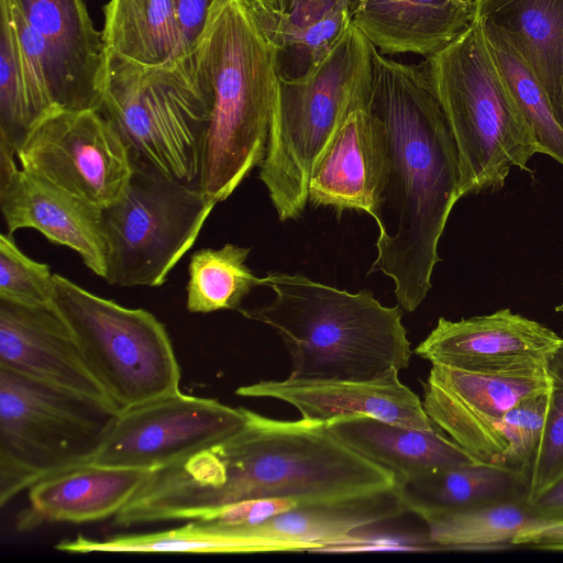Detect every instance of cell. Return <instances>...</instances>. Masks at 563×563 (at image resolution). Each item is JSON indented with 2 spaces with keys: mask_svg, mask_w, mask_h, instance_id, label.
I'll list each match as a JSON object with an SVG mask.
<instances>
[{
  "mask_svg": "<svg viewBox=\"0 0 563 563\" xmlns=\"http://www.w3.org/2000/svg\"><path fill=\"white\" fill-rule=\"evenodd\" d=\"M244 412L243 426L229 437L153 471L114 523L188 521L245 499L291 497L307 505L398 485L391 471L346 445L325 422Z\"/></svg>",
  "mask_w": 563,
  "mask_h": 563,
  "instance_id": "1",
  "label": "cell"
},
{
  "mask_svg": "<svg viewBox=\"0 0 563 563\" xmlns=\"http://www.w3.org/2000/svg\"><path fill=\"white\" fill-rule=\"evenodd\" d=\"M371 108L387 145L369 273L393 279L398 305L415 311L431 288L439 240L461 198L456 144L426 64L397 62L372 45Z\"/></svg>",
  "mask_w": 563,
  "mask_h": 563,
  "instance_id": "2",
  "label": "cell"
},
{
  "mask_svg": "<svg viewBox=\"0 0 563 563\" xmlns=\"http://www.w3.org/2000/svg\"><path fill=\"white\" fill-rule=\"evenodd\" d=\"M277 53L241 0H213L188 54L210 100L198 183L212 207L265 157L280 79Z\"/></svg>",
  "mask_w": 563,
  "mask_h": 563,
  "instance_id": "3",
  "label": "cell"
},
{
  "mask_svg": "<svg viewBox=\"0 0 563 563\" xmlns=\"http://www.w3.org/2000/svg\"><path fill=\"white\" fill-rule=\"evenodd\" d=\"M263 286L274 299L240 312L279 334L290 355V378L368 380L409 366L400 305L385 307L367 289L349 292L301 274L271 272Z\"/></svg>",
  "mask_w": 563,
  "mask_h": 563,
  "instance_id": "4",
  "label": "cell"
},
{
  "mask_svg": "<svg viewBox=\"0 0 563 563\" xmlns=\"http://www.w3.org/2000/svg\"><path fill=\"white\" fill-rule=\"evenodd\" d=\"M424 64L456 144L461 198L497 191L511 168L528 169L537 143L490 53L482 20L475 16Z\"/></svg>",
  "mask_w": 563,
  "mask_h": 563,
  "instance_id": "5",
  "label": "cell"
},
{
  "mask_svg": "<svg viewBox=\"0 0 563 563\" xmlns=\"http://www.w3.org/2000/svg\"><path fill=\"white\" fill-rule=\"evenodd\" d=\"M372 81V44L352 22L307 74L280 76L260 178L279 220L306 209L312 168L354 96Z\"/></svg>",
  "mask_w": 563,
  "mask_h": 563,
  "instance_id": "6",
  "label": "cell"
},
{
  "mask_svg": "<svg viewBox=\"0 0 563 563\" xmlns=\"http://www.w3.org/2000/svg\"><path fill=\"white\" fill-rule=\"evenodd\" d=\"M100 110L126 142L133 163L179 183H197L210 100L189 55L162 66L107 56Z\"/></svg>",
  "mask_w": 563,
  "mask_h": 563,
  "instance_id": "7",
  "label": "cell"
},
{
  "mask_svg": "<svg viewBox=\"0 0 563 563\" xmlns=\"http://www.w3.org/2000/svg\"><path fill=\"white\" fill-rule=\"evenodd\" d=\"M118 411L0 368V505L91 463Z\"/></svg>",
  "mask_w": 563,
  "mask_h": 563,
  "instance_id": "8",
  "label": "cell"
},
{
  "mask_svg": "<svg viewBox=\"0 0 563 563\" xmlns=\"http://www.w3.org/2000/svg\"><path fill=\"white\" fill-rule=\"evenodd\" d=\"M54 282V305L118 412L179 390L173 342L153 313L95 295L58 274Z\"/></svg>",
  "mask_w": 563,
  "mask_h": 563,
  "instance_id": "9",
  "label": "cell"
},
{
  "mask_svg": "<svg viewBox=\"0 0 563 563\" xmlns=\"http://www.w3.org/2000/svg\"><path fill=\"white\" fill-rule=\"evenodd\" d=\"M213 208L198 181H174L134 164L123 194L102 210L104 280L119 287L162 286L194 246Z\"/></svg>",
  "mask_w": 563,
  "mask_h": 563,
  "instance_id": "10",
  "label": "cell"
},
{
  "mask_svg": "<svg viewBox=\"0 0 563 563\" xmlns=\"http://www.w3.org/2000/svg\"><path fill=\"white\" fill-rule=\"evenodd\" d=\"M16 157L23 170L100 210L134 173L126 142L100 109L54 108L31 126Z\"/></svg>",
  "mask_w": 563,
  "mask_h": 563,
  "instance_id": "11",
  "label": "cell"
},
{
  "mask_svg": "<svg viewBox=\"0 0 563 563\" xmlns=\"http://www.w3.org/2000/svg\"><path fill=\"white\" fill-rule=\"evenodd\" d=\"M243 407L180 390L118 412L92 462L159 470L239 430Z\"/></svg>",
  "mask_w": 563,
  "mask_h": 563,
  "instance_id": "12",
  "label": "cell"
},
{
  "mask_svg": "<svg viewBox=\"0 0 563 563\" xmlns=\"http://www.w3.org/2000/svg\"><path fill=\"white\" fill-rule=\"evenodd\" d=\"M549 389L544 363L495 372L432 364L422 404L446 437L478 462L498 465L505 450L498 430L500 420L522 400Z\"/></svg>",
  "mask_w": 563,
  "mask_h": 563,
  "instance_id": "13",
  "label": "cell"
},
{
  "mask_svg": "<svg viewBox=\"0 0 563 563\" xmlns=\"http://www.w3.org/2000/svg\"><path fill=\"white\" fill-rule=\"evenodd\" d=\"M372 81L352 99L317 159L308 198L314 206L374 216L387 173L383 125L371 108Z\"/></svg>",
  "mask_w": 563,
  "mask_h": 563,
  "instance_id": "14",
  "label": "cell"
},
{
  "mask_svg": "<svg viewBox=\"0 0 563 563\" xmlns=\"http://www.w3.org/2000/svg\"><path fill=\"white\" fill-rule=\"evenodd\" d=\"M0 368L112 407L54 302L0 299Z\"/></svg>",
  "mask_w": 563,
  "mask_h": 563,
  "instance_id": "15",
  "label": "cell"
},
{
  "mask_svg": "<svg viewBox=\"0 0 563 563\" xmlns=\"http://www.w3.org/2000/svg\"><path fill=\"white\" fill-rule=\"evenodd\" d=\"M561 341L548 327L500 309L459 321L439 318L413 352L431 364L465 371H511L543 364Z\"/></svg>",
  "mask_w": 563,
  "mask_h": 563,
  "instance_id": "16",
  "label": "cell"
},
{
  "mask_svg": "<svg viewBox=\"0 0 563 563\" xmlns=\"http://www.w3.org/2000/svg\"><path fill=\"white\" fill-rule=\"evenodd\" d=\"M241 397L274 398L294 406L301 418L327 422L344 415H367L421 430H435L421 399L399 379V369L368 380H261L236 388Z\"/></svg>",
  "mask_w": 563,
  "mask_h": 563,
  "instance_id": "17",
  "label": "cell"
},
{
  "mask_svg": "<svg viewBox=\"0 0 563 563\" xmlns=\"http://www.w3.org/2000/svg\"><path fill=\"white\" fill-rule=\"evenodd\" d=\"M48 52L57 107L100 109L107 51L84 0H16Z\"/></svg>",
  "mask_w": 563,
  "mask_h": 563,
  "instance_id": "18",
  "label": "cell"
},
{
  "mask_svg": "<svg viewBox=\"0 0 563 563\" xmlns=\"http://www.w3.org/2000/svg\"><path fill=\"white\" fill-rule=\"evenodd\" d=\"M0 209L9 234L35 229L49 242L76 252L93 274L104 279L108 244L102 210L22 168L0 179Z\"/></svg>",
  "mask_w": 563,
  "mask_h": 563,
  "instance_id": "19",
  "label": "cell"
},
{
  "mask_svg": "<svg viewBox=\"0 0 563 563\" xmlns=\"http://www.w3.org/2000/svg\"><path fill=\"white\" fill-rule=\"evenodd\" d=\"M153 471L87 463L46 477L27 489L29 507L19 529L44 522L84 523L114 517Z\"/></svg>",
  "mask_w": 563,
  "mask_h": 563,
  "instance_id": "20",
  "label": "cell"
},
{
  "mask_svg": "<svg viewBox=\"0 0 563 563\" xmlns=\"http://www.w3.org/2000/svg\"><path fill=\"white\" fill-rule=\"evenodd\" d=\"M352 23L383 55L429 58L474 21L475 0H351Z\"/></svg>",
  "mask_w": 563,
  "mask_h": 563,
  "instance_id": "21",
  "label": "cell"
},
{
  "mask_svg": "<svg viewBox=\"0 0 563 563\" xmlns=\"http://www.w3.org/2000/svg\"><path fill=\"white\" fill-rule=\"evenodd\" d=\"M354 451L391 471L399 483L442 468L481 463L435 430H421L367 415H344L325 422Z\"/></svg>",
  "mask_w": 563,
  "mask_h": 563,
  "instance_id": "22",
  "label": "cell"
},
{
  "mask_svg": "<svg viewBox=\"0 0 563 563\" xmlns=\"http://www.w3.org/2000/svg\"><path fill=\"white\" fill-rule=\"evenodd\" d=\"M407 511L400 484L352 498L300 505L254 526H234L249 538L286 541L303 550L358 542L353 532Z\"/></svg>",
  "mask_w": 563,
  "mask_h": 563,
  "instance_id": "23",
  "label": "cell"
},
{
  "mask_svg": "<svg viewBox=\"0 0 563 563\" xmlns=\"http://www.w3.org/2000/svg\"><path fill=\"white\" fill-rule=\"evenodd\" d=\"M475 9L476 18L500 26L512 40L533 69L561 124L563 0H475Z\"/></svg>",
  "mask_w": 563,
  "mask_h": 563,
  "instance_id": "24",
  "label": "cell"
},
{
  "mask_svg": "<svg viewBox=\"0 0 563 563\" xmlns=\"http://www.w3.org/2000/svg\"><path fill=\"white\" fill-rule=\"evenodd\" d=\"M399 484L407 511L424 521L470 507L527 499L525 475L495 464L442 468Z\"/></svg>",
  "mask_w": 563,
  "mask_h": 563,
  "instance_id": "25",
  "label": "cell"
},
{
  "mask_svg": "<svg viewBox=\"0 0 563 563\" xmlns=\"http://www.w3.org/2000/svg\"><path fill=\"white\" fill-rule=\"evenodd\" d=\"M55 549L71 553H251L301 551L291 542L243 536L233 526L205 520H188L181 527L139 534L95 540L78 534L58 542Z\"/></svg>",
  "mask_w": 563,
  "mask_h": 563,
  "instance_id": "26",
  "label": "cell"
},
{
  "mask_svg": "<svg viewBox=\"0 0 563 563\" xmlns=\"http://www.w3.org/2000/svg\"><path fill=\"white\" fill-rule=\"evenodd\" d=\"M102 40L107 56L162 66L183 56L175 0H110Z\"/></svg>",
  "mask_w": 563,
  "mask_h": 563,
  "instance_id": "27",
  "label": "cell"
},
{
  "mask_svg": "<svg viewBox=\"0 0 563 563\" xmlns=\"http://www.w3.org/2000/svg\"><path fill=\"white\" fill-rule=\"evenodd\" d=\"M482 22L487 45L533 133L538 153L563 165V128L533 69L500 26Z\"/></svg>",
  "mask_w": 563,
  "mask_h": 563,
  "instance_id": "28",
  "label": "cell"
},
{
  "mask_svg": "<svg viewBox=\"0 0 563 563\" xmlns=\"http://www.w3.org/2000/svg\"><path fill=\"white\" fill-rule=\"evenodd\" d=\"M250 251L233 243L196 251L188 265L187 310L192 313L240 311L252 289L263 286V278L245 264Z\"/></svg>",
  "mask_w": 563,
  "mask_h": 563,
  "instance_id": "29",
  "label": "cell"
},
{
  "mask_svg": "<svg viewBox=\"0 0 563 563\" xmlns=\"http://www.w3.org/2000/svg\"><path fill=\"white\" fill-rule=\"evenodd\" d=\"M426 522L431 543L454 549L512 545L521 532L547 525L530 511L526 498L470 507Z\"/></svg>",
  "mask_w": 563,
  "mask_h": 563,
  "instance_id": "30",
  "label": "cell"
},
{
  "mask_svg": "<svg viewBox=\"0 0 563 563\" xmlns=\"http://www.w3.org/2000/svg\"><path fill=\"white\" fill-rule=\"evenodd\" d=\"M351 22V0H343L306 27L264 30L277 46L280 76L296 78L307 74L330 52Z\"/></svg>",
  "mask_w": 563,
  "mask_h": 563,
  "instance_id": "31",
  "label": "cell"
},
{
  "mask_svg": "<svg viewBox=\"0 0 563 563\" xmlns=\"http://www.w3.org/2000/svg\"><path fill=\"white\" fill-rule=\"evenodd\" d=\"M550 380L548 409L539 448L527 474V501L563 476V339L544 357Z\"/></svg>",
  "mask_w": 563,
  "mask_h": 563,
  "instance_id": "32",
  "label": "cell"
},
{
  "mask_svg": "<svg viewBox=\"0 0 563 563\" xmlns=\"http://www.w3.org/2000/svg\"><path fill=\"white\" fill-rule=\"evenodd\" d=\"M33 124L10 7L0 0V139L18 148Z\"/></svg>",
  "mask_w": 563,
  "mask_h": 563,
  "instance_id": "33",
  "label": "cell"
},
{
  "mask_svg": "<svg viewBox=\"0 0 563 563\" xmlns=\"http://www.w3.org/2000/svg\"><path fill=\"white\" fill-rule=\"evenodd\" d=\"M549 390L522 400L498 426L505 446L498 465L521 473L526 481L542 437Z\"/></svg>",
  "mask_w": 563,
  "mask_h": 563,
  "instance_id": "34",
  "label": "cell"
},
{
  "mask_svg": "<svg viewBox=\"0 0 563 563\" xmlns=\"http://www.w3.org/2000/svg\"><path fill=\"white\" fill-rule=\"evenodd\" d=\"M54 274L45 263L26 256L11 234H0V299L21 303L54 302Z\"/></svg>",
  "mask_w": 563,
  "mask_h": 563,
  "instance_id": "35",
  "label": "cell"
},
{
  "mask_svg": "<svg viewBox=\"0 0 563 563\" xmlns=\"http://www.w3.org/2000/svg\"><path fill=\"white\" fill-rule=\"evenodd\" d=\"M298 506L299 500L291 497L245 499L212 509L195 520L225 526H254Z\"/></svg>",
  "mask_w": 563,
  "mask_h": 563,
  "instance_id": "36",
  "label": "cell"
},
{
  "mask_svg": "<svg viewBox=\"0 0 563 563\" xmlns=\"http://www.w3.org/2000/svg\"><path fill=\"white\" fill-rule=\"evenodd\" d=\"M343 0H291L287 12L268 18L260 24L273 29H302L327 15Z\"/></svg>",
  "mask_w": 563,
  "mask_h": 563,
  "instance_id": "37",
  "label": "cell"
},
{
  "mask_svg": "<svg viewBox=\"0 0 563 563\" xmlns=\"http://www.w3.org/2000/svg\"><path fill=\"white\" fill-rule=\"evenodd\" d=\"M213 0H175L183 56L201 34Z\"/></svg>",
  "mask_w": 563,
  "mask_h": 563,
  "instance_id": "38",
  "label": "cell"
},
{
  "mask_svg": "<svg viewBox=\"0 0 563 563\" xmlns=\"http://www.w3.org/2000/svg\"><path fill=\"white\" fill-rule=\"evenodd\" d=\"M528 507L542 522L563 525V476L529 501Z\"/></svg>",
  "mask_w": 563,
  "mask_h": 563,
  "instance_id": "39",
  "label": "cell"
},
{
  "mask_svg": "<svg viewBox=\"0 0 563 563\" xmlns=\"http://www.w3.org/2000/svg\"><path fill=\"white\" fill-rule=\"evenodd\" d=\"M512 545L563 551V525L548 523L523 531L515 538Z\"/></svg>",
  "mask_w": 563,
  "mask_h": 563,
  "instance_id": "40",
  "label": "cell"
},
{
  "mask_svg": "<svg viewBox=\"0 0 563 563\" xmlns=\"http://www.w3.org/2000/svg\"><path fill=\"white\" fill-rule=\"evenodd\" d=\"M257 21L287 12L291 0H241Z\"/></svg>",
  "mask_w": 563,
  "mask_h": 563,
  "instance_id": "41",
  "label": "cell"
},
{
  "mask_svg": "<svg viewBox=\"0 0 563 563\" xmlns=\"http://www.w3.org/2000/svg\"><path fill=\"white\" fill-rule=\"evenodd\" d=\"M555 310H556L558 312L563 313V302H562L561 305H559L558 307H555Z\"/></svg>",
  "mask_w": 563,
  "mask_h": 563,
  "instance_id": "42",
  "label": "cell"
},
{
  "mask_svg": "<svg viewBox=\"0 0 563 563\" xmlns=\"http://www.w3.org/2000/svg\"><path fill=\"white\" fill-rule=\"evenodd\" d=\"M561 125H562V128H563V114H562Z\"/></svg>",
  "mask_w": 563,
  "mask_h": 563,
  "instance_id": "43",
  "label": "cell"
}]
</instances>
